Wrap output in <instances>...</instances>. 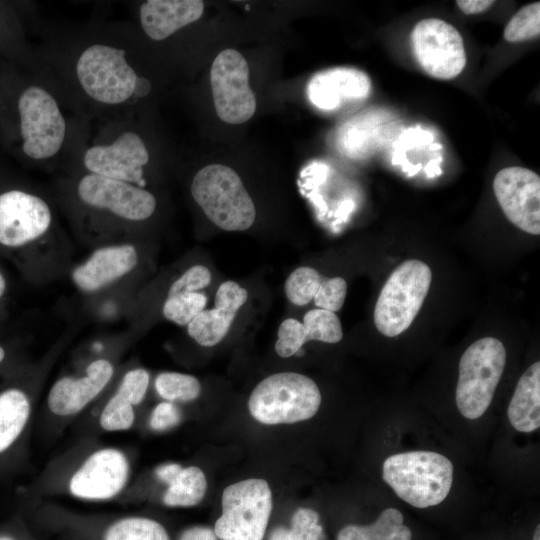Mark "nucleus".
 <instances>
[{"mask_svg":"<svg viewBox=\"0 0 540 540\" xmlns=\"http://www.w3.org/2000/svg\"><path fill=\"white\" fill-rule=\"evenodd\" d=\"M190 192L209 220L225 231H243L254 223L252 198L239 175L226 165L210 164L198 170Z\"/></svg>","mask_w":540,"mask_h":540,"instance_id":"obj_10","label":"nucleus"},{"mask_svg":"<svg viewBox=\"0 0 540 540\" xmlns=\"http://www.w3.org/2000/svg\"><path fill=\"white\" fill-rule=\"evenodd\" d=\"M131 475L132 461L126 449L89 437L52 459L18 496L21 504L45 496L87 502L117 500L129 487Z\"/></svg>","mask_w":540,"mask_h":540,"instance_id":"obj_3","label":"nucleus"},{"mask_svg":"<svg viewBox=\"0 0 540 540\" xmlns=\"http://www.w3.org/2000/svg\"><path fill=\"white\" fill-rule=\"evenodd\" d=\"M430 267L421 260L400 264L383 285L374 309V324L386 337L403 333L412 324L428 294Z\"/></svg>","mask_w":540,"mask_h":540,"instance_id":"obj_12","label":"nucleus"},{"mask_svg":"<svg viewBox=\"0 0 540 540\" xmlns=\"http://www.w3.org/2000/svg\"><path fill=\"white\" fill-rule=\"evenodd\" d=\"M155 478L165 489L161 501L168 507H192L202 501L207 489L204 472L197 466L171 462L157 466Z\"/></svg>","mask_w":540,"mask_h":540,"instance_id":"obj_21","label":"nucleus"},{"mask_svg":"<svg viewBox=\"0 0 540 540\" xmlns=\"http://www.w3.org/2000/svg\"><path fill=\"white\" fill-rule=\"evenodd\" d=\"M307 340L325 343H337L343 337L341 322L334 312L324 309H313L303 317Z\"/></svg>","mask_w":540,"mask_h":540,"instance_id":"obj_28","label":"nucleus"},{"mask_svg":"<svg viewBox=\"0 0 540 540\" xmlns=\"http://www.w3.org/2000/svg\"><path fill=\"white\" fill-rule=\"evenodd\" d=\"M8 359V351L7 348L0 344V369L5 366V363Z\"/></svg>","mask_w":540,"mask_h":540,"instance_id":"obj_40","label":"nucleus"},{"mask_svg":"<svg viewBox=\"0 0 540 540\" xmlns=\"http://www.w3.org/2000/svg\"><path fill=\"white\" fill-rule=\"evenodd\" d=\"M60 350L56 346L23 380L0 389V481L19 474L26 465L38 395Z\"/></svg>","mask_w":540,"mask_h":540,"instance_id":"obj_7","label":"nucleus"},{"mask_svg":"<svg viewBox=\"0 0 540 540\" xmlns=\"http://www.w3.org/2000/svg\"><path fill=\"white\" fill-rule=\"evenodd\" d=\"M506 364L503 343L484 337L472 343L462 354L455 401L467 419L481 417L490 406Z\"/></svg>","mask_w":540,"mask_h":540,"instance_id":"obj_13","label":"nucleus"},{"mask_svg":"<svg viewBox=\"0 0 540 540\" xmlns=\"http://www.w3.org/2000/svg\"><path fill=\"white\" fill-rule=\"evenodd\" d=\"M137 44L126 21H94L47 32L37 56L69 112L96 121L137 114L153 92Z\"/></svg>","mask_w":540,"mask_h":540,"instance_id":"obj_1","label":"nucleus"},{"mask_svg":"<svg viewBox=\"0 0 540 540\" xmlns=\"http://www.w3.org/2000/svg\"><path fill=\"white\" fill-rule=\"evenodd\" d=\"M237 311L215 305L201 311L186 327L188 335L201 346L218 344L228 333Z\"/></svg>","mask_w":540,"mask_h":540,"instance_id":"obj_24","label":"nucleus"},{"mask_svg":"<svg viewBox=\"0 0 540 540\" xmlns=\"http://www.w3.org/2000/svg\"><path fill=\"white\" fill-rule=\"evenodd\" d=\"M494 1L492 0H457L456 4L465 14H478L487 10Z\"/></svg>","mask_w":540,"mask_h":540,"instance_id":"obj_39","label":"nucleus"},{"mask_svg":"<svg viewBox=\"0 0 540 540\" xmlns=\"http://www.w3.org/2000/svg\"><path fill=\"white\" fill-rule=\"evenodd\" d=\"M210 85L221 120L241 124L254 115L256 97L249 85V67L238 51L225 49L216 56L210 70Z\"/></svg>","mask_w":540,"mask_h":540,"instance_id":"obj_15","label":"nucleus"},{"mask_svg":"<svg viewBox=\"0 0 540 540\" xmlns=\"http://www.w3.org/2000/svg\"><path fill=\"white\" fill-rule=\"evenodd\" d=\"M54 194L74 237L92 248L136 240L158 208L148 188L79 171L63 172Z\"/></svg>","mask_w":540,"mask_h":540,"instance_id":"obj_2","label":"nucleus"},{"mask_svg":"<svg viewBox=\"0 0 540 540\" xmlns=\"http://www.w3.org/2000/svg\"><path fill=\"white\" fill-rule=\"evenodd\" d=\"M514 429L529 433L540 427V362L533 363L520 377L508 406Z\"/></svg>","mask_w":540,"mask_h":540,"instance_id":"obj_22","label":"nucleus"},{"mask_svg":"<svg viewBox=\"0 0 540 540\" xmlns=\"http://www.w3.org/2000/svg\"><path fill=\"white\" fill-rule=\"evenodd\" d=\"M321 404V393L309 377L281 372L262 380L252 391L250 414L266 425L291 424L312 418Z\"/></svg>","mask_w":540,"mask_h":540,"instance_id":"obj_11","label":"nucleus"},{"mask_svg":"<svg viewBox=\"0 0 540 540\" xmlns=\"http://www.w3.org/2000/svg\"><path fill=\"white\" fill-rule=\"evenodd\" d=\"M277 334L275 351L283 358L296 354L308 341L303 323L293 318L284 320L279 326Z\"/></svg>","mask_w":540,"mask_h":540,"instance_id":"obj_33","label":"nucleus"},{"mask_svg":"<svg viewBox=\"0 0 540 540\" xmlns=\"http://www.w3.org/2000/svg\"><path fill=\"white\" fill-rule=\"evenodd\" d=\"M149 385L150 373L145 368L120 366L111 385L95 403L98 429L107 433L130 430Z\"/></svg>","mask_w":540,"mask_h":540,"instance_id":"obj_17","label":"nucleus"},{"mask_svg":"<svg viewBox=\"0 0 540 540\" xmlns=\"http://www.w3.org/2000/svg\"><path fill=\"white\" fill-rule=\"evenodd\" d=\"M539 539H540V526L537 525L534 531L533 540H539Z\"/></svg>","mask_w":540,"mask_h":540,"instance_id":"obj_42","label":"nucleus"},{"mask_svg":"<svg viewBox=\"0 0 540 540\" xmlns=\"http://www.w3.org/2000/svg\"><path fill=\"white\" fill-rule=\"evenodd\" d=\"M201 0H147L138 5L141 34L153 42H163L181 29L197 22L204 12Z\"/></svg>","mask_w":540,"mask_h":540,"instance_id":"obj_19","label":"nucleus"},{"mask_svg":"<svg viewBox=\"0 0 540 540\" xmlns=\"http://www.w3.org/2000/svg\"><path fill=\"white\" fill-rule=\"evenodd\" d=\"M0 245L30 252L37 281L47 284L72 267L73 246L55 201L45 193L10 189L0 193Z\"/></svg>","mask_w":540,"mask_h":540,"instance_id":"obj_4","label":"nucleus"},{"mask_svg":"<svg viewBox=\"0 0 540 540\" xmlns=\"http://www.w3.org/2000/svg\"><path fill=\"white\" fill-rule=\"evenodd\" d=\"M207 297L201 292L165 298L162 305L163 317L179 326H187L205 309Z\"/></svg>","mask_w":540,"mask_h":540,"instance_id":"obj_29","label":"nucleus"},{"mask_svg":"<svg viewBox=\"0 0 540 540\" xmlns=\"http://www.w3.org/2000/svg\"><path fill=\"white\" fill-rule=\"evenodd\" d=\"M154 389L163 401L188 403L196 400L201 393V384L192 375L180 372H162L154 380Z\"/></svg>","mask_w":540,"mask_h":540,"instance_id":"obj_26","label":"nucleus"},{"mask_svg":"<svg viewBox=\"0 0 540 540\" xmlns=\"http://www.w3.org/2000/svg\"><path fill=\"white\" fill-rule=\"evenodd\" d=\"M101 540H170V537L158 521L131 515L111 521L103 530Z\"/></svg>","mask_w":540,"mask_h":540,"instance_id":"obj_25","label":"nucleus"},{"mask_svg":"<svg viewBox=\"0 0 540 540\" xmlns=\"http://www.w3.org/2000/svg\"><path fill=\"white\" fill-rule=\"evenodd\" d=\"M453 473L452 462L433 451L394 454L382 465V478L395 494L420 509L445 500L452 486Z\"/></svg>","mask_w":540,"mask_h":540,"instance_id":"obj_8","label":"nucleus"},{"mask_svg":"<svg viewBox=\"0 0 540 540\" xmlns=\"http://www.w3.org/2000/svg\"><path fill=\"white\" fill-rule=\"evenodd\" d=\"M383 121V115H370L361 123H353V128L348 129L343 136L344 149L350 154H356L358 150L366 151L367 147H370L379 136Z\"/></svg>","mask_w":540,"mask_h":540,"instance_id":"obj_32","label":"nucleus"},{"mask_svg":"<svg viewBox=\"0 0 540 540\" xmlns=\"http://www.w3.org/2000/svg\"><path fill=\"white\" fill-rule=\"evenodd\" d=\"M23 527L21 512L19 511L0 528V540H27Z\"/></svg>","mask_w":540,"mask_h":540,"instance_id":"obj_37","label":"nucleus"},{"mask_svg":"<svg viewBox=\"0 0 540 540\" xmlns=\"http://www.w3.org/2000/svg\"><path fill=\"white\" fill-rule=\"evenodd\" d=\"M125 349L126 335L101 343L100 350L78 358L72 370L56 378L43 406L50 422L66 425L94 405L115 379Z\"/></svg>","mask_w":540,"mask_h":540,"instance_id":"obj_6","label":"nucleus"},{"mask_svg":"<svg viewBox=\"0 0 540 540\" xmlns=\"http://www.w3.org/2000/svg\"><path fill=\"white\" fill-rule=\"evenodd\" d=\"M211 272L203 265H194L186 269L168 288L166 298L177 295L200 292L211 282Z\"/></svg>","mask_w":540,"mask_h":540,"instance_id":"obj_34","label":"nucleus"},{"mask_svg":"<svg viewBox=\"0 0 540 540\" xmlns=\"http://www.w3.org/2000/svg\"><path fill=\"white\" fill-rule=\"evenodd\" d=\"M152 157L149 140L137 123V114L96 121L77 118V126L61 169L63 172H85L148 188Z\"/></svg>","mask_w":540,"mask_h":540,"instance_id":"obj_5","label":"nucleus"},{"mask_svg":"<svg viewBox=\"0 0 540 540\" xmlns=\"http://www.w3.org/2000/svg\"><path fill=\"white\" fill-rule=\"evenodd\" d=\"M540 33V2L522 7L508 22L504 38L509 42L533 39Z\"/></svg>","mask_w":540,"mask_h":540,"instance_id":"obj_31","label":"nucleus"},{"mask_svg":"<svg viewBox=\"0 0 540 540\" xmlns=\"http://www.w3.org/2000/svg\"><path fill=\"white\" fill-rule=\"evenodd\" d=\"M178 540H217V536L211 528L196 526L185 529Z\"/></svg>","mask_w":540,"mask_h":540,"instance_id":"obj_38","label":"nucleus"},{"mask_svg":"<svg viewBox=\"0 0 540 540\" xmlns=\"http://www.w3.org/2000/svg\"><path fill=\"white\" fill-rule=\"evenodd\" d=\"M323 280L314 268L302 266L295 269L285 282V293L289 301L304 306L312 301Z\"/></svg>","mask_w":540,"mask_h":540,"instance_id":"obj_30","label":"nucleus"},{"mask_svg":"<svg viewBox=\"0 0 540 540\" xmlns=\"http://www.w3.org/2000/svg\"><path fill=\"white\" fill-rule=\"evenodd\" d=\"M321 534L318 513L309 508H299L292 517L291 527L274 529L269 540H320Z\"/></svg>","mask_w":540,"mask_h":540,"instance_id":"obj_27","label":"nucleus"},{"mask_svg":"<svg viewBox=\"0 0 540 540\" xmlns=\"http://www.w3.org/2000/svg\"><path fill=\"white\" fill-rule=\"evenodd\" d=\"M410 528L403 524V515L396 508L384 509L368 525L350 524L343 527L337 540H411Z\"/></svg>","mask_w":540,"mask_h":540,"instance_id":"obj_23","label":"nucleus"},{"mask_svg":"<svg viewBox=\"0 0 540 540\" xmlns=\"http://www.w3.org/2000/svg\"><path fill=\"white\" fill-rule=\"evenodd\" d=\"M6 290V281L2 273L0 272V299L4 295Z\"/></svg>","mask_w":540,"mask_h":540,"instance_id":"obj_41","label":"nucleus"},{"mask_svg":"<svg viewBox=\"0 0 540 540\" xmlns=\"http://www.w3.org/2000/svg\"><path fill=\"white\" fill-rule=\"evenodd\" d=\"M368 75L355 68L338 67L315 74L307 86L309 101L318 109L331 111L343 104L367 98Z\"/></svg>","mask_w":540,"mask_h":540,"instance_id":"obj_20","label":"nucleus"},{"mask_svg":"<svg viewBox=\"0 0 540 540\" xmlns=\"http://www.w3.org/2000/svg\"><path fill=\"white\" fill-rule=\"evenodd\" d=\"M347 283L342 277L323 278L314 297V303L319 309L336 312L344 304Z\"/></svg>","mask_w":540,"mask_h":540,"instance_id":"obj_35","label":"nucleus"},{"mask_svg":"<svg viewBox=\"0 0 540 540\" xmlns=\"http://www.w3.org/2000/svg\"><path fill=\"white\" fill-rule=\"evenodd\" d=\"M272 510V493L264 479L251 478L226 487L222 515L214 532L221 540H262Z\"/></svg>","mask_w":540,"mask_h":540,"instance_id":"obj_14","label":"nucleus"},{"mask_svg":"<svg viewBox=\"0 0 540 540\" xmlns=\"http://www.w3.org/2000/svg\"><path fill=\"white\" fill-rule=\"evenodd\" d=\"M410 39L417 62L431 77L448 80L464 69L466 53L462 36L446 21L423 19L413 28Z\"/></svg>","mask_w":540,"mask_h":540,"instance_id":"obj_16","label":"nucleus"},{"mask_svg":"<svg viewBox=\"0 0 540 540\" xmlns=\"http://www.w3.org/2000/svg\"><path fill=\"white\" fill-rule=\"evenodd\" d=\"M182 420V412L177 404L162 401L151 411L148 424L153 431H167Z\"/></svg>","mask_w":540,"mask_h":540,"instance_id":"obj_36","label":"nucleus"},{"mask_svg":"<svg viewBox=\"0 0 540 540\" xmlns=\"http://www.w3.org/2000/svg\"><path fill=\"white\" fill-rule=\"evenodd\" d=\"M496 199L510 222L521 230L540 234V177L512 166L500 170L493 181Z\"/></svg>","mask_w":540,"mask_h":540,"instance_id":"obj_18","label":"nucleus"},{"mask_svg":"<svg viewBox=\"0 0 540 540\" xmlns=\"http://www.w3.org/2000/svg\"><path fill=\"white\" fill-rule=\"evenodd\" d=\"M141 263L136 240L101 245L69 270L74 287L99 303L126 304L129 282Z\"/></svg>","mask_w":540,"mask_h":540,"instance_id":"obj_9","label":"nucleus"}]
</instances>
